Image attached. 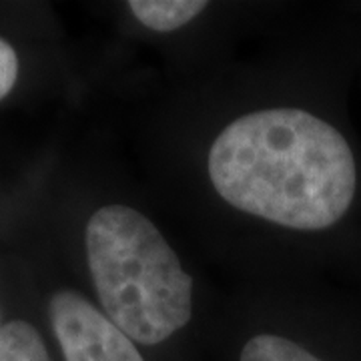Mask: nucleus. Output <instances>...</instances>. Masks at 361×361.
I'll return each mask as SVG.
<instances>
[{"instance_id": "nucleus-1", "label": "nucleus", "mask_w": 361, "mask_h": 361, "mask_svg": "<svg viewBox=\"0 0 361 361\" xmlns=\"http://www.w3.org/2000/svg\"><path fill=\"white\" fill-rule=\"evenodd\" d=\"M207 171L231 207L299 231L336 225L357 183L345 137L301 109L239 116L211 145Z\"/></svg>"}, {"instance_id": "nucleus-2", "label": "nucleus", "mask_w": 361, "mask_h": 361, "mask_svg": "<svg viewBox=\"0 0 361 361\" xmlns=\"http://www.w3.org/2000/svg\"><path fill=\"white\" fill-rule=\"evenodd\" d=\"M87 257L104 315L133 341L157 345L193 315V279L142 213L101 207L87 225Z\"/></svg>"}, {"instance_id": "nucleus-3", "label": "nucleus", "mask_w": 361, "mask_h": 361, "mask_svg": "<svg viewBox=\"0 0 361 361\" xmlns=\"http://www.w3.org/2000/svg\"><path fill=\"white\" fill-rule=\"evenodd\" d=\"M49 315L66 361H145L133 339L77 291L54 293Z\"/></svg>"}, {"instance_id": "nucleus-4", "label": "nucleus", "mask_w": 361, "mask_h": 361, "mask_svg": "<svg viewBox=\"0 0 361 361\" xmlns=\"http://www.w3.org/2000/svg\"><path fill=\"white\" fill-rule=\"evenodd\" d=\"M130 13L137 20L157 32H171L207 8L203 0H130Z\"/></svg>"}, {"instance_id": "nucleus-5", "label": "nucleus", "mask_w": 361, "mask_h": 361, "mask_svg": "<svg viewBox=\"0 0 361 361\" xmlns=\"http://www.w3.org/2000/svg\"><path fill=\"white\" fill-rule=\"evenodd\" d=\"M0 361H51L40 334L30 323L16 322L0 327Z\"/></svg>"}, {"instance_id": "nucleus-6", "label": "nucleus", "mask_w": 361, "mask_h": 361, "mask_svg": "<svg viewBox=\"0 0 361 361\" xmlns=\"http://www.w3.org/2000/svg\"><path fill=\"white\" fill-rule=\"evenodd\" d=\"M239 361H322L295 341L279 336L261 334L247 341Z\"/></svg>"}, {"instance_id": "nucleus-7", "label": "nucleus", "mask_w": 361, "mask_h": 361, "mask_svg": "<svg viewBox=\"0 0 361 361\" xmlns=\"http://www.w3.org/2000/svg\"><path fill=\"white\" fill-rule=\"evenodd\" d=\"M18 78V56L13 47L0 39V101L13 90Z\"/></svg>"}]
</instances>
